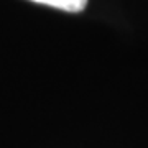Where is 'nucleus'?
<instances>
[{"label": "nucleus", "instance_id": "obj_1", "mask_svg": "<svg viewBox=\"0 0 148 148\" xmlns=\"http://www.w3.org/2000/svg\"><path fill=\"white\" fill-rule=\"evenodd\" d=\"M32 2L53 7V8H58V10L69 12V13L82 12L86 8V5H87V0H32Z\"/></svg>", "mask_w": 148, "mask_h": 148}]
</instances>
